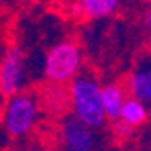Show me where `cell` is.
I'll return each mask as SVG.
<instances>
[{
  "instance_id": "cell-1",
  "label": "cell",
  "mask_w": 151,
  "mask_h": 151,
  "mask_svg": "<svg viewBox=\"0 0 151 151\" xmlns=\"http://www.w3.org/2000/svg\"><path fill=\"white\" fill-rule=\"evenodd\" d=\"M71 104L75 116L84 122L88 128H100L106 112L102 104V88L94 78L90 77H75L71 84Z\"/></svg>"
},
{
  "instance_id": "cell-2",
  "label": "cell",
  "mask_w": 151,
  "mask_h": 151,
  "mask_svg": "<svg viewBox=\"0 0 151 151\" xmlns=\"http://www.w3.org/2000/svg\"><path fill=\"white\" fill-rule=\"evenodd\" d=\"M81 67V49L71 41H61L47 53L43 65L45 78L53 84H61L75 78Z\"/></svg>"
},
{
  "instance_id": "cell-3",
  "label": "cell",
  "mask_w": 151,
  "mask_h": 151,
  "mask_svg": "<svg viewBox=\"0 0 151 151\" xmlns=\"http://www.w3.org/2000/svg\"><path fill=\"white\" fill-rule=\"evenodd\" d=\"M37 118V102L32 94H18L8 100L4 110V126L12 135H24L34 128Z\"/></svg>"
},
{
  "instance_id": "cell-4",
  "label": "cell",
  "mask_w": 151,
  "mask_h": 151,
  "mask_svg": "<svg viewBox=\"0 0 151 151\" xmlns=\"http://www.w3.org/2000/svg\"><path fill=\"white\" fill-rule=\"evenodd\" d=\"M24 53L18 47H12L0 65V94L6 98L18 96V90L24 83Z\"/></svg>"
},
{
  "instance_id": "cell-5",
  "label": "cell",
  "mask_w": 151,
  "mask_h": 151,
  "mask_svg": "<svg viewBox=\"0 0 151 151\" xmlns=\"http://www.w3.org/2000/svg\"><path fill=\"white\" fill-rule=\"evenodd\" d=\"M61 135H63V143H65L67 151H92L94 149V143H96L94 134L77 116L65 118V122L61 126Z\"/></svg>"
},
{
  "instance_id": "cell-6",
  "label": "cell",
  "mask_w": 151,
  "mask_h": 151,
  "mask_svg": "<svg viewBox=\"0 0 151 151\" xmlns=\"http://www.w3.org/2000/svg\"><path fill=\"white\" fill-rule=\"evenodd\" d=\"M102 104H104V112H106L108 120H120L122 118V110L126 106L124 100V92L116 84H108L102 88Z\"/></svg>"
},
{
  "instance_id": "cell-7",
  "label": "cell",
  "mask_w": 151,
  "mask_h": 151,
  "mask_svg": "<svg viewBox=\"0 0 151 151\" xmlns=\"http://www.w3.org/2000/svg\"><path fill=\"white\" fill-rule=\"evenodd\" d=\"M120 0H75V8L81 16L104 18L118 8Z\"/></svg>"
},
{
  "instance_id": "cell-8",
  "label": "cell",
  "mask_w": 151,
  "mask_h": 151,
  "mask_svg": "<svg viewBox=\"0 0 151 151\" xmlns=\"http://www.w3.org/2000/svg\"><path fill=\"white\" fill-rule=\"evenodd\" d=\"M132 92L139 102L151 104V67H139L132 77Z\"/></svg>"
},
{
  "instance_id": "cell-9",
  "label": "cell",
  "mask_w": 151,
  "mask_h": 151,
  "mask_svg": "<svg viewBox=\"0 0 151 151\" xmlns=\"http://www.w3.org/2000/svg\"><path fill=\"white\" fill-rule=\"evenodd\" d=\"M147 118V110H145V104L139 102L137 98H129L126 100V106L122 110V120L124 124H128V126H139L141 122H145Z\"/></svg>"
},
{
  "instance_id": "cell-10",
  "label": "cell",
  "mask_w": 151,
  "mask_h": 151,
  "mask_svg": "<svg viewBox=\"0 0 151 151\" xmlns=\"http://www.w3.org/2000/svg\"><path fill=\"white\" fill-rule=\"evenodd\" d=\"M145 22H147V28L151 29V8H149V12H147V16H145Z\"/></svg>"
},
{
  "instance_id": "cell-11",
  "label": "cell",
  "mask_w": 151,
  "mask_h": 151,
  "mask_svg": "<svg viewBox=\"0 0 151 151\" xmlns=\"http://www.w3.org/2000/svg\"><path fill=\"white\" fill-rule=\"evenodd\" d=\"M32 151H53V149H47V147H37V149H32Z\"/></svg>"
}]
</instances>
